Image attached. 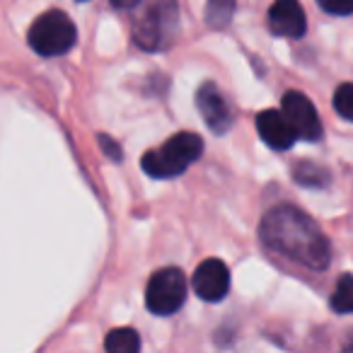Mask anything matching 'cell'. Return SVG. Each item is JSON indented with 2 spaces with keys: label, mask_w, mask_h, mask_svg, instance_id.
<instances>
[{
  "label": "cell",
  "mask_w": 353,
  "mask_h": 353,
  "mask_svg": "<svg viewBox=\"0 0 353 353\" xmlns=\"http://www.w3.org/2000/svg\"><path fill=\"white\" fill-rule=\"evenodd\" d=\"M201 136L192 131H182L167 138L157 150H148L141 160V167L152 179H172V176H179L182 172H187L201 157Z\"/></svg>",
  "instance_id": "2"
},
{
  "label": "cell",
  "mask_w": 353,
  "mask_h": 353,
  "mask_svg": "<svg viewBox=\"0 0 353 353\" xmlns=\"http://www.w3.org/2000/svg\"><path fill=\"white\" fill-rule=\"evenodd\" d=\"M97 143H99V148H102L104 152H107L109 157H112V160H119L121 162V145H119L117 141H112V138L107 136V133H99L97 136Z\"/></svg>",
  "instance_id": "16"
},
{
  "label": "cell",
  "mask_w": 353,
  "mask_h": 353,
  "mask_svg": "<svg viewBox=\"0 0 353 353\" xmlns=\"http://www.w3.org/2000/svg\"><path fill=\"white\" fill-rule=\"evenodd\" d=\"M196 104L199 112H201L206 126L211 128L218 136H225L232 126V114L230 107H228L225 97L221 94V90L213 83H203L201 88L196 90Z\"/></svg>",
  "instance_id": "8"
},
{
  "label": "cell",
  "mask_w": 353,
  "mask_h": 353,
  "mask_svg": "<svg viewBox=\"0 0 353 353\" xmlns=\"http://www.w3.org/2000/svg\"><path fill=\"white\" fill-rule=\"evenodd\" d=\"M269 30L279 37H290L300 39L307 32V20H305L303 8L295 0H279L269 8Z\"/></svg>",
  "instance_id": "9"
},
{
  "label": "cell",
  "mask_w": 353,
  "mask_h": 353,
  "mask_svg": "<svg viewBox=\"0 0 353 353\" xmlns=\"http://www.w3.org/2000/svg\"><path fill=\"white\" fill-rule=\"evenodd\" d=\"M179 34V8L174 3H152L133 25V41L143 51H162Z\"/></svg>",
  "instance_id": "3"
},
{
  "label": "cell",
  "mask_w": 353,
  "mask_h": 353,
  "mask_svg": "<svg viewBox=\"0 0 353 353\" xmlns=\"http://www.w3.org/2000/svg\"><path fill=\"white\" fill-rule=\"evenodd\" d=\"M334 109L341 119L353 121V83H343L334 92Z\"/></svg>",
  "instance_id": "15"
},
{
  "label": "cell",
  "mask_w": 353,
  "mask_h": 353,
  "mask_svg": "<svg viewBox=\"0 0 353 353\" xmlns=\"http://www.w3.org/2000/svg\"><path fill=\"white\" fill-rule=\"evenodd\" d=\"M256 131H259L261 141L274 150H288L293 148V143L298 141L295 131L290 128V123L285 121V117L276 109H264L256 117Z\"/></svg>",
  "instance_id": "10"
},
{
  "label": "cell",
  "mask_w": 353,
  "mask_h": 353,
  "mask_svg": "<svg viewBox=\"0 0 353 353\" xmlns=\"http://www.w3.org/2000/svg\"><path fill=\"white\" fill-rule=\"evenodd\" d=\"M281 114L285 117V121L290 123V128L295 131V136L303 141H319L322 138V121L319 114L314 109V104L310 102V97H305L298 90H288L281 99Z\"/></svg>",
  "instance_id": "6"
},
{
  "label": "cell",
  "mask_w": 353,
  "mask_h": 353,
  "mask_svg": "<svg viewBox=\"0 0 353 353\" xmlns=\"http://www.w3.org/2000/svg\"><path fill=\"white\" fill-rule=\"evenodd\" d=\"M293 179L300 184V187H310V189H322L329 184L332 174H329L327 167L317 165V162L310 160H300L293 165Z\"/></svg>",
  "instance_id": "11"
},
{
  "label": "cell",
  "mask_w": 353,
  "mask_h": 353,
  "mask_svg": "<svg viewBox=\"0 0 353 353\" xmlns=\"http://www.w3.org/2000/svg\"><path fill=\"white\" fill-rule=\"evenodd\" d=\"M259 237L271 252L305 266L324 271L332 264V245L319 225L290 203L271 208L259 225Z\"/></svg>",
  "instance_id": "1"
},
{
  "label": "cell",
  "mask_w": 353,
  "mask_h": 353,
  "mask_svg": "<svg viewBox=\"0 0 353 353\" xmlns=\"http://www.w3.org/2000/svg\"><path fill=\"white\" fill-rule=\"evenodd\" d=\"M104 353H141V336L133 329H112L104 341Z\"/></svg>",
  "instance_id": "12"
},
{
  "label": "cell",
  "mask_w": 353,
  "mask_h": 353,
  "mask_svg": "<svg viewBox=\"0 0 353 353\" xmlns=\"http://www.w3.org/2000/svg\"><path fill=\"white\" fill-rule=\"evenodd\" d=\"M192 283L201 300H206V303H218V300L225 298L228 290H230V271H228L225 261L206 259L194 271Z\"/></svg>",
  "instance_id": "7"
},
{
  "label": "cell",
  "mask_w": 353,
  "mask_h": 353,
  "mask_svg": "<svg viewBox=\"0 0 353 353\" xmlns=\"http://www.w3.org/2000/svg\"><path fill=\"white\" fill-rule=\"evenodd\" d=\"M75 39H78V30L73 20L61 10H46L30 27V46L44 59L68 54L75 46Z\"/></svg>",
  "instance_id": "4"
},
{
  "label": "cell",
  "mask_w": 353,
  "mask_h": 353,
  "mask_svg": "<svg viewBox=\"0 0 353 353\" xmlns=\"http://www.w3.org/2000/svg\"><path fill=\"white\" fill-rule=\"evenodd\" d=\"M187 300V279H184L182 269L176 266H167L150 276L145 290V305L152 314H174Z\"/></svg>",
  "instance_id": "5"
},
{
  "label": "cell",
  "mask_w": 353,
  "mask_h": 353,
  "mask_svg": "<svg viewBox=\"0 0 353 353\" xmlns=\"http://www.w3.org/2000/svg\"><path fill=\"white\" fill-rule=\"evenodd\" d=\"M235 12V3L230 0H213L206 8V22L208 27H225Z\"/></svg>",
  "instance_id": "14"
},
{
  "label": "cell",
  "mask_w": 353,
  "mask_h": 353,
  "mask_svg": "<svg viewBox=\"0 0 353 353\" xmlns=\"http://www.w3.org/2000/svg\"><path fill=\"white\" fill-rule=\"evenodd\" d=\"M341 353H353V334H351V336H348V341H346V343H343Z\"/></svg>",
  "instance_id": "18"
},
{
  "label": "cell",
  "mask_w": 353,
  "mask_h": 353,
  "mask_svg": "<svg viewBox=\"0 0 353 353\" xmlns=\"http://www.w3.org/2000/svg\"><path fill=\"white\" fill-rule=\"evenodd\" d=\"M319 8L332 15H351L353 3H336V0H319Z\"/></svg>",
  "instance_id": "17"
},
{
  "label": "cell",
  "mask_w": 353,
  "mask_h": 353,
  "mask_svg": "<svg viewBox=\"0 0 353 353\" xmlns=\"http://www.w3.org/2000/svg\"><path fill=\"white\" fill-rule=\"evenodd\" d=\"M332 310L336 314H351L353 312V276L343 274L336 281V290H334L332 300H329Z\"/></svg>",
  "instance_id": "13"
}]
</instances>
